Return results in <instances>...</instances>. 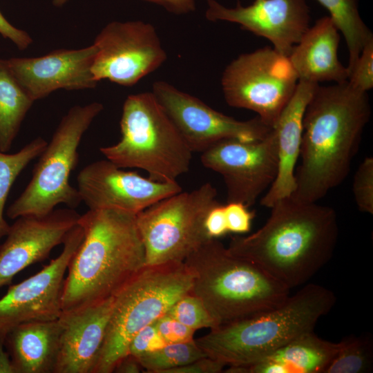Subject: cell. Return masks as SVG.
<instances>
[{
  "label": "cell",
  "mask_w": 373,
  "mask_h": 373,
  "mask_svg": "<svg viewBox=\"0 0 373 373\" xmlns=\"http://www.w3.org/2000/svg\"><path fill=\"white\" fill-rule=\"evenodd\" d=\"M347 82L354 88L367 93L373 88V37L363 46L349 72Z\"/></svg>",
  "instance_id": "cell-31"
},
{
  "label": "cell",
  "mask_w": 373,
  "mask_h": 373,
  "mask_svg": "<svg viewBox=\"0 0 373 373\" xmlns=\"http://www.w3.org/2000/svg\"><path fill=\"white\" fill-rule=\"evenodd\" d=\"M78 223L84 238L67 268L62 312L114 297L146 266L136 214L115 209H88Z\"/></svg>",
  "instance_id": "cell-3"
},
{
  "label": "cell",
  "mask_w": 373,
  "mask_h": 373,
  "mask_svg": "<svg viewBox=\"0 0 373 373\" xmlns=\"http://www.w3.org/2000/svg\"><path fill=\"white\" fill-rule=\"evenodd\" d=\"M83 238L84 229L77 223L67 234L59 256L37 274L9 287L0 298V337L5 338L24 323L59 318L67 268Z\"/></svg>",
  "instance_id": "cell-14"
},
{
  "label": "cell",
  "mask_w": 373,
  "mask_h": 373,
  "mask_svg": "<svg viewBox=\"0 0 373 373\" xmlns=\"http://www.w3.org/2000/svg\"><path fill=\"white\" fill-rule=\"evenodd\" d=\"M97 48L57 49L41 57L6 59L11 72L34 100L43 99L58 89L95 88L92 67Z\"/></svg>",
  "instance_id": "cell-18"
},
{
  "label": "cell",
  "mask_w": 373,
  "mask_h": 373,
  "mask_svg": "<svg viewBox=\"0 0 373 373\" xmlns=\"http://www.w3.org/2000/svg\"><path fill=\"white\" fill-rule=\"evenodd\" d=\"M167 343L153 323L140 329L130 342L128 354L135 357L156 351Z\"/></svg>",
  "instance_id": "cell-32"
},
{
  "label": "cell",
  "mask_w": 373,
  "mask_h": 373,
  "mask_svg": "<svg viewBox=\"0 0 373 373\" xmlns=\"http://www.w3.org/2000/svg\"><path fill=\"white\" fill-rule=\"evenodd\" d=\"M225 365L209 356H204L184 365L168 370L166 373H219Z\"/></svg>",
  "instance_id": "cell-36"
},
{
  "label": "cell",
  "mask_w": 373,
  "mask_h": 373,
  "mask_svg": "<svg viewBox=\"0 0 373 373\" xmlns=\"http://www.w3.org/2000/svg\"><path fill=\"white\" fill-rule=\"evenodd\" d=\"M52 4L56 7H61L67 3L68 0H51Z\"/></svg>",
  "instance_id": "cell-41"
},
{
  "label": "cell",
  "mask_w": 373,
  "mask_h": 373,
  "mask_svg": "<svg viewBox=\"0 0 373 373\" xmlns=\"http://www.w3.org/2000/svg\"><path fill=\"white\" fill-rule=\"evenodd\" d=\"M0 35L8 39L19 50L26 49L32 43V39L26 31L19 29L10 23L0 11Z\"/></svg>",
  "instance_id": "cell-37"
},
{
  "label": "cell",
  "mask_w": 373,
  "mask_h": 373,
  "mask_svg": "<svg viewBox=\"0 0 373 373\" xmlns=\"http://www.w3.org/2000/svg\"><path fill=\"white\" fill-rule=\"evenodd\" d=\"M352 192L358 210L373 214V158L366 157L355 172Z\"/></svg>",
  "instance_id": "cell-30"
},
{
  "label": "cell",
  "mask_w": 373,
  "mask_h": 373,
  "mask_svg": "<svg viewBox=\"0 0 373 373\" xmlns=\"http://www.w3.org/2000/svg\"><path fill=\"white\" fill-rule=\"evenodd\" d=\"M339 343L325 373H364L372 370L373 342L370 336H349Z\"/></svg>",
  "instance_id": "cell-27"
},
{
  "label": "cell",
  "mask_w": 373,
  "mask_h": 373,
  "mask_svg": "<svg viewBox=\"0 0 373 373\" xmlns=\"http://www.w3.org/2000/svg\"><path fill=\"white\" fill-rule=\"evenodd\" d=\"M156 3L175 15H185L195 9V0H144Z\"/></svg>",
  "instance_id": "cell-38"
},
{
  "label": "cell",
  "mask_w": 373,
  "mask_h": 373,
  "mask_svg": "<svg viewBox=\"0 0 373 373\" xmlns=\"http://www.w3.org/2000/svg\"><path fill=\"white\" fill-rule=\"evenodd\" d=\"M62 325L59 318L20 324L5 336L15 373H54Z\"/></svg>",
  "instance_id": "cell-22"
},
{
  "label": "cell",
  "mask_w": 373,
  "mask_h": 373,
  "mask_svg": "<svg viewBox=\"0 0 373 373\" xmlns=\"http://www.w3.org/2000/svg\"><path fill=\"white\" fill-rule=\"evenodd\" d=\"M298 83L288 57L269 46L240 55L226 66L221 77L227 104L255 112L271 128Z\"/></svg>",
  "instance_id": "cell-10"
},
{
  "label": "cell",
  "mask_w": 373,
  "mask_h": 373,
  "mask_svg": "<svg viewBox=\"0 0 373 373\" xmlns=\"http://www.w3.org/2000/svg\"><path fill=\"white\" fill-rule=\"evenodd\" d=\"M142 369L138 360L134 356L128 354L117 363L113 372L139 373Z\"/></svg>",
  "instance_id": "cell-39"
},
{
  "label": "cell",
  "mask_w": 373,
  "mask_h": 373,
  "mask_svg": "<svg viewBox=\"0 0 373 373\" xmlns=\"http://www.w3.org/2000/svg\"><path fill=\"white\" fill-rule=\"evenodd\" d=\"M92 72L98 82L132 86L157 70L167 56L155 27L142 21H112L96 36Z\"/></svg>",
  "instance_id": "cell-11"
},
{
  "label": "cell",
  "mask_w": 373,
  "mask_h": 373,
  "mask_svg": "<svg viewBox=\"0 0 373 373\" xmlns=\"http://www.w3.org/2000/svg\"><path fill=\"white\" fill-rule=\"evenodd\" d=\"M4 347L5 338L0 337V373H15L10 356Z\"/></svg>",
  "instance_id": "cell-40"
},
{
  "label": "cell",
  "mask_w": 373,
  "mask_h": 373,
  "mask_svg": "<svg viewBox=\"0 0 373 373\" xmlns=\"http://www.w3.org/2000/svg\"><path fill=\"white\" fill-rule=\"evenodd\" d=\"M200 160L205 167L222 175L227 202H239L250 207L277 176L275 131L272 128L266 137L253 142L221 140L203 151Z\"/></svg>",
  "instance_id": "cell-12"
},
{
  "label": "cell",
  "mask_w": 373,
  "mask_h": 373,
  "mask_svg": "<svg viewBox=\"0 0 373 373\" xmlns=\"http://www.w3.org/2000/svg\"><path fill=\"white\" fill-rule=\"evenodd\" d=\"M151 92L193 153H202L226 139L242 142L262 140L273 128L258 116L240 121L226 115L164 81L155 82Z\"/></svg>",
  "instance_id": "cell-13"
},
{
  "label": "cell",
  "mask_w": 373,
  "mask_h": 373,
  "mask_svg": "<svg viewBox=\"0 0 373 373\" xmlns=\"http://www.w3.org/2000/svg\"><path fill=\"white\" fill-rule=\"evenodd\" d=\"M34 102L11 72L6 59H0V151L10 150Z\"/></svg>",
  "instance_id": "cell-24"
},
{
  "label": "cell",
  "mask_w": 373,
  "mask_h": 373,
  "mask_svg": "<svg viewBox=\"0 0 373 373\" xmlns=\"http://www.w3.org/2000/svg\"><path fill=\"white\" fill-rule=\"evenodd\" d=\"M239 202H227L224 205L229 233L243 234L251 230L255 212Z\"/></svg>",
  "instance_id": "cell-34"
},
{
  "label": "cell",
  "mask_w": 373,
  "mask_h": 373,
  "mask_svg": "<svg viewBox=\"0 0 373 373\" xmlns=\"http://www.w3.org/2000/svg\"><path fill=\"white\" fill-rule=\"evenodd\" d=\"M206 18L238 24L243 30L267 39L272 47L288 56L310 26V12L306 0H254L247 6L238 1L227 8L216 0H205Z\"/></svg>",
  "instance_id": "cell-16"
},
{
  "label": "cell",
  "mask_w": 373,
  "mask_h": 373,
  "mask_svg": "<svg viewBox=\"0 0 373 373\" xmlns=\"http://www.w3.org/2000/svg\"><path fill=\"white\" fill-rule=\"evenodd\" d=\"M207 356L195 339L189 342L168 343L163 347L135 357L147 373H166L168 370L184 365Z\"/></svg>",
  "instance_id": "cell-28"
},
{
  "label": "cell",
  "mask_w": 373,
  "mask_h": 373,
  "mask_svg": "<svg viewBox=\"0 0 373 373\" xmlns=\"http://www.w3.org/2000/svg\"><path fill=\"white\" fill-rule=\"evenodd\" d=\"M113 303L114 297L61 313L59 351L54 373H94Z\"/></svg>",
  "instance_id": "cell-19"
},
{
  "label": "cell",
  "mask_w": 373,
  "mask_h": 373,
  "mask_svg": "<svg viewBox=\"0 0 373 373\" xmlns=\"http://www.w3.org/2000/svg\"><path fill=\"white\" fill-rule=\"evenodd\" d=\"M166 314L195 331L219 326L202 301L191 292L180 297Z\"/></svg>",
  "instance_id": "cell-29"
},
{
  "label": "cell",
  "mask_w": 373,
  "mask_h": 373,
  "mask_svg": "<svg viewBox=\"0 0 373 373\" xmlns=\"http://www.w3.org/2000/svg\"><path fill=\"white\" fill-rule=\"evenodd\" d=\"M340 39V31L329 16L309 26L287 56L298 81L316 84L347 81V67L338 55Z\"/></svg>",
  "instance_id": "cell-21"
},
{
  "label": "cell",
  "mask_w": 373,
  "mask_h": 373,
  "mask_svg": "<svg viewBox=\"0 0 373 373\" xmlns=\"http://www.w3.org/2000/svg\"><path fill=\"white\" fill-rule=\"evenodd\" d=\"M47 143L44 138L38 137L15 153L0 151V240L7 235L10 227L3 217L10 189L21 171L40 155Z\"/></svg>",
  "instance_id": "cell-26"
},
{
  "label": "cell",
  "mask_w": 373,
  "mask_h": 373,
  "mask_svg": "<svg viewBox=\"0 0 373 373\" xmlns=\"http://www.w3.org/2000/svg\"><path fill=\"white\" fill-rule=\"evenodd\" d=\"M370 116L367 93L347 81L317 86L304 113L294 199L317 202L344 182Z\"/></svg>",
  "instance_id": "cell-1"
},
{
  "label": "cell",
  "mask_w": 373,
  "mask_h": 373,
  "mask_svg": "<svg viewBox=\"0 0 373 373\" xmlns=\"http://www.w3.org/2000/svg\"><path fill=\"white\" fill-rule=\"evenodd\" d=\"M120 131L117 144L99 149L117 166L141 169L160 182H176L189 171L193 152L152 92L126 97Z\"/></svg>",
  "instance_id": "cell-6"
},
{
  "label": "cell",
  "mask_w": 373,
  "mask_h": 373,
  "mask_svg": "<svg viewBox=\"0 0 373 373\" xmlns=\"http://www.w3.org/2000/svg\"><path fill=\"white\" fill-rule=\"evenodd\" d=\"M193 274L184 263L146 265L117 294L94 373H111L128 354L133 336L190 292Z\"/></svg>",
  "instance_id": "cell-7"
},
{
  "label": "cell",
  "mask_w": 373,
  "mask_h": 373,
  "mask_svg": "<svg viewBox=\"0 0 373 373\" xmlns=\"http://www.w3.org/2000/svg\"><path fill=\"white\" fill-rule=\"evenodd\" d=\"M108 160L84 166L77 175L82 202L90 210L115 209L137 214L182 191L177 182H160L122 169Z\"/></svg>",
  "instance_id": "cell-15"
},
{
  "label": "cell",
  "mask_w": 373,
  "mask_h": 373,
  "mask_svg": "<svg viewBox=\"0 0 373 373\" xmlns=\"http://www.w3.org/2000/svg\"><path fill=\"white\" fill-rule=\"evenodd\" d=\"M193 274L190 292L198 297L219 325L282 304L290 289L252 262L231 254L211 238L184 260Z\"/></svg>",
  "instance_id": "cell-5"
},
{
  "label": "cell",
  "mask_w": 373,
  "mask_h": 373,
  "mask_svg": "<svg viewBox=\"0 0 373 373\" xmlns=\"http://www.w3.org/2000/svg\"><path fill=\"white\" fill-rule=\"evenodd\" d=\"M80 216L74 209L66 208L42 217L16 218L0 245V287L10 285L27 267L48 258L55 247L64 243Z\"/></svg>",
  "instance_id": "cell-17"
},
{
  "label": "cell",
  "mask_w": 373,
  "mask_h": 373,
  "mask_svg": "<svg viewBox=\"0 0 373 373\" xmlns=\"http://www.w3.org/2000/svg\"><path fill=\"white\" fill-rule=\"evenodd\" d=\"M209 182L189 192L163 198L136 214L146 253V265L184 262L211 239L204 227L209 211L218 204Z\"/></svg>",
  "instance_id": "cell-9"
},
{
  "label": "cell",
  "mask_w": 373,
  "mask_h": 373,
  "mask_svg": "<svg viewBox=\"0 0 373 373\" xmlns=\"http://www.w3.org/2000/svg\"><path fill=\"white\" fill-rule=\"evenodd\" d=\"M103 109V104L97 102L69 109L40 154L29 183L8 208L9 218L42 217L59 204L71 209L81 204L79 191L70 184L69 178L78 162L82 136Z\"/></svg>",
  "instance_id": "cell-8"
},
{
  "label": "cell",
  "mask_w": 373,
  "mask_h": 373,
  "mask_svg": "<svg viewBox=\"0 0 373 373\" xmlns=\"http://www.w3.org/2000/svg\"><path fill=\"white\" fill-rule=\"evenodd\" d=\"M336 298L329 289L305 285L280 305L220 325L195 339L204 354L225 366L251 365L309 332L329 313Z\"/></svg>",
  "instance_id": "cell-4"
},
{
  "label": "cell",
  "mask_w": 373,
  "mask_h": 373,
  "mask_svg": "<svg viewBox=\"0 0 373 373\" xmlns=\"http://www.w3.org/2000/svg\"><path fill=\"white\" fill-rule=\"evenodd\" d=\"M266 222L231 238L229 251L291 289L305 285L332 258L338 238L336 211L291 195L277 200Z\"/></svg>",
  "instance_id": "cell-2"
},
{
  "label": "cell",
  "mask_w": 373,
  "mask_h": 373,
  "mask_svg": "<svg viewBox=\"0 0 373 373\" xmlns=\"http://www.w3.org/2000/svg\"><path fill=\"white\" fill-rule=\"evenodd\" d=\"M154 323L167 344L194 340L195 330L183 325L166 313L157 318Z\"/></svg>",
  "instance_id": "cell-33"
},
{
  "label": "cell",
  "mask_w": 373,
  "mask_h": 373,
  "mask_svg": "<svg viewBox=\"0 0 373 373\" xmlns=\"http://www.w3.org/2000/svg\"><path fill=\"white\" fill-rule=\"evenodd\" d=\"M329 13L342 33L348 51L349 72L357 60L366 41L373 34L364 23L358 10V0H316Z\"/></svg>",
  "instance_id": "cell-25"
},
{
  "label": "cell",
  "mask_w": 373,
  "mask_h": 373,
  "mask_svg": "<svg viewBox=\"0 0 373 373\" xmlns=\"http://www.w3.org/2000/svg\"><path fill=\"white\" fill-rule=\"evenodd\" d=\"M204 227L210 238L218 239L229 233L224 205L218 203L209 211L205 218Z\"/></svg>",
  "instance_id": "cell-35"
},
{
  "label": "cell",
  "mask_w": 373,
  "mask_h": 373,
  "mask_svg": "<svg viewBox=\"0 0 373 373\" xmlns=\"http://www.w3.org/2000/svg\"><path fill=\"white\" fill-rule=\"evenodd\" d=\"M340 343L319 338L314 331L296 338L260 361L231 366L230 373H325Z\"/></svg>",
  "instance_id": "cell-23"
},
{
  "label": "cell",
  "mask_w": 373,
  "mask_h": 373,
  "mask_svg": "<svg viewBox=\"0 0 373 373\" xmlns=\"http://www.w3.org/2000/svg\"><path fill=\"white\" fill-rule=\"evenodd\" d=\"M318 85L298 81L292 97L273 127L277 140L278 169L274 182L260 200L263 207L270 208L295 190V166L300 155L304 113Z\"/></svg>",
  "instance_id": "cell-20"
}]
</instances>
